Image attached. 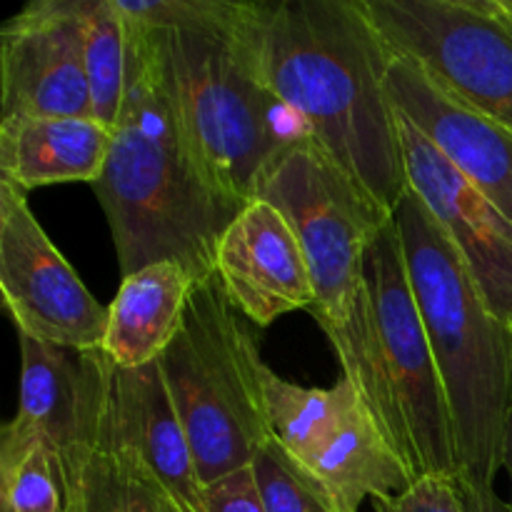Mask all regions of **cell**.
I'll use <instances>...</instances> for the list:
<instances>
[{
	"instance_id": "cell-1",
	"label": "cell",
	"mask_w": 512,
	"mask_h": 512,
	"mask_svg": "<svg viewBox=\"0 0 512 512\" xmlns=\"http://www.w3.org/2000/svg\"><path fill=\"white\" fill-rule=\"evenodd\" d=\"M250 28L268 88L303 120L313 143L393 215L408 190L388 90L393 53L363 0L250 3Z\"/></svg>"
},
{
	"instance_id": "cell-2",
	"label": "cell",
	"mask_w": 512,
	"mask_h": 512,
	"mask_svg": "<svg viewBox=\"0 0 512 512\" xmlns=\"http://www.w3.org/2000/svg\"><path fill=\"white\" fill-rule=\"evenodd\" d=\"M125 25L128 90L93 190L123 278L145 265L175 260L205 280L215 273L220 235L243 208L215 190L190 143L170 30L130 20Z\"/></svg>"
},
{
	"instance_id": "cell-3",
	"label": "cell",
	"mask_w": 512,
	"mask_h": 512,
	"mask_svg": "<svg viewBox=\"0 0 512 512\" xmlns=\"http://www.w3.org/2000/svg\"><path fill=\"white\" fill-rule=\"evenodd\" d=\"M320 328L343 365V378L358 388L410 475L458 480L463 470L453 418L395 218L365 253L348 318Z\"/></svg>"
},
{
	"instance_id": "cell-4",
	"label": "cell",
	"mask_w": 512,
	"mask_h": 512,
	"mask_svg": "<svg viewBox=\"0 0 512 512\" xmlns=\"http://www.w3.org/2000/svg\"><path fill=\"white\" fill-rule=\"evenodd\" d=\"M393 218L448 398L460 478L493 488L512 405V330L413 188L405 190Z\"/></svg>"
},
{
	"instance_id": "cell-5",
	"label": "cell",
	"mask_w": 512,
	"mask_h": 512,
	"mask_svg": "<svg viewBox=\"0 0 512 512\" xmlns=\"http://www.w3.org/2000/svg\"><path fill=\"white\" fill-rule=\"evenodd\" d=\"M170 43L195 155L215 190L245 208L265 170L313 135L265 83L250 3L193 0L188 18L170 28Z\"/></svg>"
},
{
	"instance_id": "cell-6",
	"label": "cell",
	"mask_w": 512,
	"mask_h": 512,
	"mask_svg": "<svg viewBox=\"0 0 512 512\" xmlns=\"http://www.w3.org/2000/svg\"><path fill=\"white\" fill-rule=\"evenodd\" d=\"M260 350L218 275L200 280L185 323L158 368L203 485L250 468L273 438L260 385Z\"/></svg>"
},
{
	"instance_id": "cell-7",
	"label": "cell",
	"mask_w": 512,
	"mask_h": 512,
	"mask_svg": "<svg viewBox=\"0 0 512 512\" xmlns=\"http://www.w3.org/2000/svg\"><path fill=\"white\" fill-rule=\"evenodd\" d=\"M260 385L275 443L343 512L395 498L415 483L348 378L333 388H303L263 360Z\"/></svg>"
},
{
	"instance_id": "cell-8",
	"label": "cell",
	"mask_w": 512,
	"mask_h": 512,
	"mask_svg": "<svg viewBox=\"0 0 512 512\" xmlns=\"http://www.w3.org/2000/svg\"><path fill=\"white\" fill-rule=\"evenodd\" d=\"M255 198L268 200L298 235L313 275L320 325L343 323L353 310L363 260L393 220L315 143L285 150L260 178Z\"/></svg>"
},
{
	"instance_id": "cell-9",
	"label": "cell",
	"mask_w": 512,
	"mask_h": 512,
	"mask_svg": "<svg viewBox=\"0 0 512 512\" xmlns=\"http://www.w3.org/2000/svg\"><path fill=\"white\" fill-rule=\"evenodd\" d=\"M390 53L512 128V0H363Z\"/></svg>"
},
{
	"instance_id": "cell-10",
	"label": "cell",
	"mask_w": 512,
	"mask_h": 512,
	"mask_svg": "<svg viewBox=\"0 0 512 512\" xmlns=\"http://www.w3.org/2000/svg\"><path fill=\"white\" fill-rule=\"evenodd\" d=\"M0 290L20 338L78 353L103 345L108 308L90 295L23 190L8 180H0Z\"/></svg>"
},
{
	"instance_id": "cell-11",
	"label": "cell",
	"mask_w": 512,
	"mask_h": 512,
	"mask_svg": "<svg viewBox=\"0 0 512 512\" xmlns=\"http://www.w3.org/2000/svg\"><path fill=\"white\" fill-rule=\"evenodd\" d=\"M0 118H93L78 0H33L3 25Z\"/></svg>"
},
{
	"instance_id": "cell-12",
	"label": "cell",
	"mask_w": 512,
	"mask_h": 512,
	"mask_svg": "<svg viewBox=\"0 0 512 512\" xmlns=\"http://www.w3.org/2000/svg\"><path fill=\"white\" fill-rule=\"evenodd\" d=\"M408 188L420 195L512 330V223L448 158L398 113Z\"/></svg>"
},
{
	"instance_id": "cell-13",
	"label": "cell",
	"mask_w": 512,
	"mask_h": 512,
	"mask_svg": "<svg viewBox=\"0 0 512 512\" xmlns=\"http://www.w3.org/2000/svg\"><path fill=\"white\" fill-rule=\"evenodd\" d=\"M215 275L230 305L260 328L315 305L303 245L268 200H250L223 230L215 250Z\"/></svg>"
},
{
	"instance_id": "cell-14",
	"label": "cell",
	"mask_w": 512,
	"mask_h": 512,
	"mask_svg": "<svg viewBox=\"0 0 512 512\" xmlns=\"http://www.w3.org/2000/svg\"><path fill=\"white\" fill-rule=\"evenodd\" d=\"M390 100L512 223V128L473 108L428 70L393 55Z\"/></svg>"
},
{
	"instance_id": "cell-15",
	"label": "cell",
	"mask_w": 512,
	"mask_h": 512,
	"mask_svg": "<svg viewBox=\"0 0 512 512\" xmlns=\"http://www.w3.org/2000/svg\"><path fill=\"white\" fill-rule=\"evenodd\" d=\"M115 438L173 512H210L205 485L158 363L115 370Z\"/></svg>"
},
{
	"instance_id": "cell-16",
	"label": "cell",
	"mask_w": 512,
	"mask_h": 512,
	"mask_svg": "<svg viewBox=\"0 0 512 512\" xmlns=\"http://www.w3.org/2000/svg\"><path fill=\"white\" fill-rule=\"evenodd\" d=\"M198 283L175 260H160L125 275L108 305V328L100 350L120 370L158 363L183 328Z\"/></svg>"
},
{
	"instance_id": "cell-17",
	"label": "cell",
	"mask_w": 512,
	"mask_h": 512,
	"mask_svg": "<svg viewBox=\"0 0 512 512\" xmlns=\"http://www.w3.org/2000/svg\"><path fill=\"white\" fill-rule=\"evenodd\" d=\"M113 130L95 118H0V180L23 193L100 178Z\"/></svg>"
},
{
	"instance_id": "cell-18",
	"label": "cell",
	"mask_w": 512,
	"mask_h": 512,
	"mask_svg": "<svg viewBox=\"0 0 512 512\" xmlns=\"http://www.w3.org/2000/svg\"><path fill=\"white\" fill-rule=\"evenodd\" d=\"M0 510L68 512L58 458L18 415L0 430Z\"/></svg>"
},
{
	"instance_id": "cell-19",
	"label": "cell",
	"mask_w": 512,
	"mask_h": 512,
	"mask_svg": "<svg viewBox=\"0 0 512 512\" xmlns=\"http://www.w3.org/2000/svg\"><path fill=\"white\" fill-rule=\"evenodd\" d=\"M93 118L113 130L128 90V25L113 0H78Z\"/></svg>"
},
{
	"instance_id": "cell-20",
	"label": "cell",
	"mask_w": 512,
	"mask_h": 512,
	"mask_svg": "<svg viewBox=\"0 0 512 512\" xmlns=\"http://www.w3.org/2000/svg\"><path fill=\"white\" fill-rule=\"evenodd\" d=\"M268 512H343L318 483L308 478L288 455L270 440L253 463Z\"/></svg>"
},
{
	"instance_id": "cell-21",
	"label": "cell",
	"mask_w": 512,
	"mask_h": 512,
	"mask_svg": "<svg viewBox=\"0 0 512 512\" xmlns=\"http://www.w3.org/2000/svg\"><path fill=\"white\" fill-rule=\"evenodd\" d=\"M375 512H465L455 480L420 478L395 498L373 500Z\"/></svg>"
},
{
	"instance_id": "cell-22",
	"label": "cell",
	"mask_w": 512,
	"mask_h": 512,
	"mask_svg": "<svg viewBox=\"0 0 512 512\" xmlns=\"http://www.w3.org/2000/svg\"><path fill=\"white\" fill-rule=\"evenodd\" d=\"M115 460L120 475V512H173L150 475L118 443V438H115Z\"/></svg>"
},
{
	"instance_id": "cell-23",
	"label": "cell",
	"mask_w": 512,
	"mask_h": 512,
	"mask_svg": "<svg viewBox=\"0 0 512 512\" xmlns=\"http://www.w3.org/2000/svg\"><path fill=\"white\" fill-rule=\"evenodd\" d=\"M205 503L210 512H268L253 465L208 485Z\"/></svg>"
},
{
	"instance_id": "cell-24",
	"label": "cell",
	"mask_w": 512,
	"mask_h": 512,
	"mask_svg": "<svg viewBox=\"0 0 512 512\" xmlns=\"http://www.w3.org/2000/svg\"><path fill=\"white\" fill-rule=\"evenodd\" d=\"M455 488H458L465 512H512L510 505L498 498L495 488H483V485H475L465 478L455 480Z\"/></svg>"
},
{
	"instance_id": "cell-25",
	"label": "cell",
	"mask_w": 512,
	"mask_h": 512,
	"mask_svg": "<svg viewBox=\"0 0 512 512\" xmlns=\"http://www.w3.org/2000/svg\"><path fill=\"white\" fill-rule=\"evenodd\" d=\"M503 470L510 478V510H512V405L508 410V420H505V435H503Z\"/></svg>"
},
{
	"instance_id": "cell-26",
	"label": "cell",
	"mask_w": 512,
	"mask_h": 512,
	"mask_svg": "<svg viewBox=\"0 0 512 512\" xmlns=\"http://www.w3.org/2000/svg\"><path fill=\"white\" fill-rule=\"evenodd\" d=\"M0 512H5V510H0Z\"/></svg>"
}]
</instances>
